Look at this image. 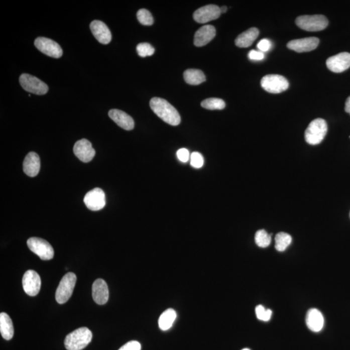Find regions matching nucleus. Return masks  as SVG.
Listing matches in <instances>:
<instances>
[{
    "mask_svg": "<svg viewBox=\"0 0 350 350\" xmlns=\"http://www.w3.org/2000/svg\"><path fill=\"white\" fill-rule=\"evenodd\" d=\"M0 333L4 339L10 340L14 335V327L10 316L6 313L0 314Z\"/></svg>",
    "mask_w": 350,
    "mask_h": 350,
    "instance_id": "5701e85b",
    "label": "nucleus"
},
{
    "mask_svg": "<svg viewBox=\"0 0 350 350\" xmlns=\"http://www.w3.org/2000/svg\"><path fill=\"white\" fill-rule=\"evenodd\" d=\"M29 249L42 260H50L54 256L53 247L47 241L39 238H31L28 240Z\"/></svg>",
    "mask_w": 350,
    "mask_h": 350,
    "instance_id": "0eeeda50",
    "label": "nucleus"
},
{
    "mask_svg": "<svg viewBox=\"0 0 350 350\" xmlns=\"http://www.w3.org/2000/svg\"><path fill=\"white\" fill-rule=\"evenodd\" d=\"M177 156L178 160L183 163H186L188 162L189 160V157H191L188 149L185 148L179 149V150L177 151Z\"/></svg>",
    "mask_w": 350,
    "mask_h": 350,
    "instance_id": "72a5a7b5",
    "label": "nucleus"
},
{
    "mask_svg": "<svg viewBox=\"0 0 350 350\" xmlns=\"http://www.w3.org/2000/svg\"><path fill=\"white\" fill-rule=\"evenodd\" d=\"M141 349L142 345L139 342L132 340L126 343L118 350H141Z\"/></svg>",
    "mask_w": 350,
    "mask_h": 350,
    "instance_id": "473e14b6",
    "label": "nucleus"
},
{
    "mask_svg": "<svg viewBox=\"0 0 350 350\" xmlns=\"http://www.w3.org/2000/svg\"><path fill=\"white\" fill-rule=\"evenodd\" d=\"M327 132V125L321 118L314 120L310 123L305 132V140L307 144L315 146L320 144L324 139Z\"/></svg>",
    "mask_w": 350,
    "mask_h": 350,
    "instance_id": "7ed1b4c3",
    "label": "nucleus"
},
{
    "mask_svg": "<svg viewBox=\"0 0 350 350\" xmlns=\"http://www.w3.org/2000/svg\"><path fill=\"white\" fill-rule=\"evenodd\" d=\"M328 24L327 18L321 15L300 16L296 19L298 28L311 32L324 30Z\"/></svg>",
    "mask_w": 350,
    "mask_h": 350,
    "instance_id": "20e7f679",
    "label": "nucleus"
},
{
    "mask_svg": "<svg viewBox=\"0 0 350 350\" xmlns=\"http://www.w3.org/2000/svg\"><path fill=\"white\" fill-rule=\"evenodd\" d=\"M242 350H251V349H250L249 348H244V349H243Z\"/></svg>",
    "mask_w": 350,
    "mask_h": 350,
    "instance_id": "58836bf2",
    "label": "nucleus"
},
{
    "mask_svg": "<svg viewBox=\"0 0 350 350\" xmlns=\"http://www.w3.org/2000/svg\"><path fill=\"white\" fill-rule=\"evenodd\" d=\"M261 85L267 92L280 93L288 89L289 84L286 78L280 75H267L262 78Z\"/></svg>",
    "mask_w": 350,
    "mask_h": 350,
    "instance_id": "423d86ee",
    "label": "nucleus"
},
{
    "mask_svg": "<svg viewBox=\"0 0 350 350\" xmlns=\"http://www.w3.org/2000/svg\"><path fill=\"white\" fill-rule=\"evenodd\" d=\"M190 164L194 168H201L204 165V158L201 154L198 152H194L191 154Z\"/></svg>",
    "mask_w": 350,
    "mask_h": 350,
    "instance_id": "2f4dec72",
    "label": "nucleus"
},
{
    "mask_svg": "<svg viewBox=\"0 0 350 350\" xmlns=\"http://www.w3.org/2000/svg\"><path fill=\"white\" fill-rule=\"evenodd\" d=\"M260 31L256 28L249 29L236 38V45L239 48H249L259 36Z\"/></svg>",
    "mask_w": 350,
    "mask_h": 350,
    "instance_id": "4be33fe9",
    "label": "nucleus"
},
{
    "mask_svg": "<svg viewBox=\"0 0 350 350\" xmlns=\"http://www.w3.org/2000/svg\"><path fill=\"white\" fill-rule=\"evenodd\" d=\"M256 245L261 248H266L271 243V235H269L264 229H260L255 235Z\"/></svg>",
    "mask_w": 350,
    "mask_h": 350,
    "instance_id": "cd10ccee",
    "label": "nucleus"
},
{
    "mask_svg": "<svg viewBox=\"0 0 350 350\" xmlns=\"http://www.w3.org/2000/svg\"><path fill=\"white\" fill-rule=\"evenodd\" d=\"M216 35V30L213 26L206 25L198 29L194 37V44L197 47L206 46L212 41Z\"/></svg>",
    "mask_w": 350,
    "mask_h": 350,
    "instance_id": "6ab92c4d",
    "label": "nucleus"
},
{
    "mask_svg": "<svg viewBox=\"0 0 350 350\" xmlns=\"http://www.w3.org/2000/svg\"><path fill=\"white\" fill-rule=\"evenodd\" d=\"M185 81L191 85H198L206 81V77L201 70L188 69L184 71Z\"/></svg>",
    "mask_w": 350,
    "mask_h": 350,
    "instance_id": "b1692460",
    "label": "nucleus"
},
{
    "mask_svg": "<svg viewBox=\"0 0 350 350\" xmlns=\"http://www.w3.org/2000/svg\"><path fill=\"white\" fill-rule=\"evenodd\" d=\"M319 39L316 37L304 38L290 41L287 48L298 53L309 52L315 50L319 44Z\"/></svg>",
    "mask_w": 350,
    "mask_h": 350,
    "instance_id": "4468645a",
    "label": "nucleus"
},
{
    "mask_svg": "<svg viewBox=\"0 0 350 350\" xmlns=\"http://www.w3.org/2000/svg\"><path fill=\"white\" fill-rule=\"evenodd\" d=\"M345 112L348 113L350 114V96L347 97L346 101H345Z\"/></svg>",
    "mask_w": 350,
    "mask_h": 350,
    "instance_id": "e433bc0d",
    "label": "nucleus"
},
{
    "mask_svg": "<svg viewBox=\"0 0 350 350\" xmlns=\"http://www.w3.org/2000/svg\"><path fill=\"white\" fill-rule=\"evenodd\" d=\"M249 58L253 61H262L264 59L265 55L262 51L252 50L249 53Z\"/></svg>",
    "mask_w": 350,
    "mask_h": 350,
    "instance_id": "c9c22d12",
    "label": "nucleus"
},
{
    "mask_svg": "<svg viewBox=\"0 0 350 350\" xmlns=\"http://www.w3.org/2000/svg\"><path fill=\"white\" fill-rule=\"evenodd\" d=\"M150 106L154 112L164 122L172 126H177L181 119L177 109L166 100L154 97L150 101Z\"/></svg>",
    "mask_w": 350,
    "mask_h": 350,
    "instance_id": "f257e3e1",
    "label": "nucleus"
},
{
    "mask_svg": "<svg viewBox=\"0 0 350 350\" xmlns=\"http://www.w3.org/2000/svg\"><path fill=\"white\" fill-rule=\"evenodd\" d=\"M306 324L308 328L313 332H319L324 325V318L319 310L311 309L307 311Z\"/></svg>",
    "mask_w": 350,
    "mask_h": 350,
    "instance_id": "aec40b11",
    "label": "nucleus"
},
{
    "mask_svg": "<svg viewBox=\"0 0 350 350\" xmlns=\"http://www.w3.org/2000/svg\"><path fill=\"white\" fill-rule=\"evenodd\" d=\"M271 42L266 39L261 40L257 46L258 48L263 53L268 51L271 49Z\"/></svg>",
    "mask_w": 350,
    "mask_h": 350,
    "instance_id": "f704fd0d",
    "label": "nucleus"
},
{
    "mask_svg": "<svg viewBox=\"0 0 350 350\" xmlns=\"http://www.w3.org/2000/svg\"><path fill=\"white\" fill-rule=\"evenodd\" d=\"M256 314L258 319L267 322L271 319L273 312L271 309H266L263 305H259L256 307Z\"/></svg>",
    "mask_w": 350,
    "mask_h": 350,
    "instance_id": "7c9ffc66",
    "label": "nucleus"
},
{
    "mask_svg": "<svg viewBox=\"0 0 350 350\" xmlns=\"http://www.w3.org/2000/svg\"><path fill=\"white\" fill-rule=\"evenodd\" d=\"M177 318V313L175 310L173 309H168L166 310L160 315L159 320H158V325L160 329L162 331H167L172 327L173 323L175 322Z\"/></svg>",
    "mask_w": 350,
    "mask_h": 350,
    "instance_id": "393cba45",
    "label": "nucleus"
},
{
    "mask_svg": "<svg viewBox=\"0 0 350 350\" xmlns=\"http://www.w3.org/2000/svg\"><path fill=\"white\" fill-rule=\"evenodd\" d=\"M19 81L24 90L36 95L46 94L49 90L48 86L45 82L28 73L21 75Z\"/></svg>",
    "mask_w": 350,
    "mask_h": 350,
    "instance_id": "6e6552de",
    "label": "nucleus"
},
{
    "mask_svg": "<svg viewBox=\"0 0 350 350\" xmlns=\"http://www.w3.org/2000/svg\"><path fill=\"white\" fill-rule=\"evenodd\" d=\"M84 202L91 211L101 210L106 204L105 194L101 189H93L86 194Z\"/></svg>",
    "mask_w": 350,
    "mask_h": 350,
    "instance_id": "9b49d317",
    "label": "nucleus"
},
{
    "mask_svg": "<svg viewBox=\"0 0 350 350\" xmlns=\"http://www.w3.org/2000/svg\"><path fill=\"white\" fill-rule=\"evenodd\" d=\"M326 66L334 73H341L350 67V53L343 52L329 57L326 61Z\"/></svg>",
    "mask_w": 350,
    "mask_h": 350,
    "instance_id": "ddd939ff",
    "label": "nucleus"
},
{
    "mask_svg": "<svg viewBox=\"0 0 350 350\" xmlns=\"http://www.w3.org/2000/svg\"><path fill=\"white\" fill-rule=\"evenodd\" d=\"M275 242L276 249L279 252H284L291 245L292 238L288 234L280 232L276 234Z\"/></svg>",
    "mask_w": 350,
    "mask_h": 350,
    "instance_id": "a878e982",
    "label": "nucleus"
},
{
    "mask_svg": "<svg viewBox=\"0 0 350 350\" xmlns=\"http://www.w3.org/2000/svg\"><path fill=\"white\" fill-rule=\"evenodd\" d=\"M92 297L94 302L99 305H104L108 302L109 291L105 281L99 278L93 282Z\"/></svg>",
    "mask_w": 350,
    "mask_h": 350,
    "instance_id": "f3484780",
    "label": "nucleus"
},
{
    "mask_svg": "<svg viewBox=\"0 0 350 350\" xmlns=\"http://www.w3.org/2000/svg\"><path fill=\"white\" fill-rule=\"evenodd\" d=\"M22 285L24 291L28 295L37 296L41 287V280L39 274L33 270L26 271L22 279Z\"/></svg>",
    "mask_w": 350,
    "mask_h": 350,
    "instance_id": "9d476101",
    "label": "nucleus"
},
{
    "mask_svg": "<svg viewBox=\"0 0 350 350\" xmlns=\"http://www.w3.org/2000/svg\"><path fill=\"white\" fill-rule=\"evenodd\" d=\"M35 46L42 53L49 57L59 59L61 57L63 51L61 47L56 42L48 38L39 37L35 40Z\"/></svg>",
    "mask_w": 350,
    "mask_h": 350,
    "instance_id": "1a4fd4ad",
    "label": "nucleus"
},
{
    "mask_svg": "<svg viewBox=\"0 0 350 350\" xmlns=\"http://www.w3.org/2000/svg\"><path fill=\"white\" fill-rule=\"evenodd\" d=\"M220 8L215 5H208L198 9L194 13L193 19L198 23L205 24L214 21L220 17Z\"/></svg>",
    "mask_w": 350,
    "mask_h": 350,
    "instance_id": "f8f14e48",
    "label": "nucleus"
},
{
    "mask_svg": "<svg viewBox=\"0 0 350 350\" xmlns=\"http://www.w3.org/2000/svg\"><path fill=\"white\" fill-rule=\"evenodd\" d=\"M137 18L140 24L144 26L153 25L154 19L152 15L148 10L142 9L138 11Z\"/></svg>",
    "mask_w": 350,
    "mask_h": 350,
    "instance_id": "c85d7f7f",
    "label": "nucleus"
},
{
    "mask_svg": "<svg viewBox=\"0 0 350 350\" xmlns=\"http://www.w3.org/2000/svg\"><path fill=\"white\" fill-rule=\"evenodd\" d=\"M76 281V275L73 273H67L62 278L55 293V298L59 304H63L70 299L74 290Z\"/></svg>",
    "mask_w": 350,
    "mask_h": 350,
    "instance_id": "39448f33",
    "label": "nucleus"
},
{
    "mask_svg": "<svg viewBox=\"0 0 350 350\" xmlns=\"http://www.w3.org/2000/svg\"><path fill=\"white\" fill-rule=\"evenodd\" d=\"M138 55L142 57L151 56L155 53V48L150 44L140 43L138 44L137 48Z\"/></svg>",
    "mask_w": 350,
    "mask_h": 350,
    "instance_id": "c756f323",
    "label": "nucleus"
},
{
    "mask_svg": "<svg viewBox=\"0 0 350 350\" xmlns=\"http://www.w3.org/2000/svg\"><path fill=\"white\" fill-rule=\"evenodd\" d=\"M23 169L24 173L29 177H36L41 169L39 156L34 152L29 153L24 160Z\"/></svg>",
    "mask_w": 350,
    "mask_h": 350,
    "instance_id": "412c9836",
    "label": "nucleus"
},
{
    "mask_svg": "<svg viewBox=\"0 0 350 350\" xmlns=\"http://www.w3.org/2000/svg\"><path fill=\"white\" fill-rule=\"evenodd\" d=\"M90 30L97 41L102 44H108L112 40V34L104 22L94 21L90 24Z\"/></svg>",
    "mask_w": 350,
    "mask_h": 350,
    "instance_id": "dca6fc26",
    "label": "nucleus"
},
{
    "mask_svg": "<svg viewBox=\"0 0 350 350\" xmlns=\"http://www.w3.org/2000/svg\"><path fill=\"white\" fill-rule=\"evenodd\" d=\"M108 115L118 126L125 130H133L135 127V122L132 117L124 111L118 110V109H112L109 111Z\"/></svg>",
    "mask_w": 350,
    "mask_h": 350,
    "instance_id": "a211bd4d",
    "label": "nucleus"
},
{
    "mask_svg": "<svg viewBox=\"0 0 350 350\" xmlns=\"http://www.w3.org/2000/svg\"><path fill=\"white\" fill-rule=\"evenodd\" d=\"M220 13H225L226 12L227 10H228V8H227L226 6H222L221 8H220Z\"/></svg>",
    "mask_w": 350,
    "mask_h": 350,
    "instance_id": "4c0bfd02",
    "label": "nucleus"
},
{
    "mask_svg": "<svg viewBox=\"0 0 350 350\" xmlns=\"http://www.w3.org/2000/svg\"><path fill=\"white\" fill-rule=\"evenodd\" d=\"M73 152L81 161L88 163L92 160L95 155V151L90 142L86 139L79 140L73 147Z\"/></svg>",
    "mask_w": 350,
    "mask_h": 350,
    "instance_id": "2eb2a0df",
    "label": "nucleus"
},
{
    "mask_svg": "<svg viewBox=\"0 0 350 350\" xmlns=\"http://www.w3.org/2000/svg\"><path fill=\"white\" fill-rule=\"evenodd\" d=\"M92 339V333L86 327H81L71 332L66 336L64 345L68 350H82L89 344Z\"/></svg>",
    "mask_w": 350,
    "mask_h": 350,
    "instance_id": "f03ea898",
    "label": "nucleus"
},
{
    "mask_svg": "<svg viewBox=\"0 0 350 350\" xmlns=\"http://www.w3.org/2000/svg\"><path fill=\"white\" fill-rule=\"evenodd\" d=\"M201 106L208 110H222L226 106V104L221 99L209 98L201 102Z\"/></svg>",
    "mask_w": 350,
    "mask_h": 350,
    "instance_id": "bb28decb",
    "label": "nucleus"
}]
</instances>
